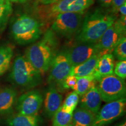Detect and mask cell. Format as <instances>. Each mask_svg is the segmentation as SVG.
<instances>
[{"label": "cell", "mask_w": 126, "mask_h": 126, "mask_svg": "<svg viewBox=\"0 0 126 126\" xmlns=\"http://www.w3.org/2000/svg\"><path fill=\"white\" fill-rule=\"evenodd\" d=\"M117 19L109 11L97 8L86 14L76 34L77 43H96Z\"/></svg>", "instance_id": "1"}, {"label": "cell", "mask_w": 126, "mask_h": 126, "mask_svg": "<svg viewBox=\"0 0 126 126\" xmlns=\"http://www.w3.org/2000/svg\"><path fill=\"white\" fill-rule=\"evenodd\" d=\"M57 41L51 30L46 32L40 41L32 44L26 49L25 57L41 75L49 70L56 56Z\"/></svg>", "instance_id": "2"}, {"label": "cell", "mask_w": 126, "mask_h": 126, "mask_svg": "<svg viewBox=\"0 0 126 126\" xmlns=\"http://www.w3.org/2000/svg\"><path fill=\"white\" fill-rule=\"evenodd\" d=\"M11 29L14 40L21 45L34 43L42 34L40 23L37 19L28 14L18 16L12 23Z\"/></svg>", "instance_id": "3"}, {"label": "cell", "mask_w": 126, "mask_h": 126, "mask_svg": "<svg viewBox=\"0 0 126 126\" xmlns=\"http://www.w3.org/2000/svg\"><path fill=\"white\" fill-rule=\"evenodd\" d=\"M9 79L20 87L32 88L40 84L42 75L25 56H18L14 61Z\"/></svg>", "instance_id": "4"}, {"label": "cell", "mask_w": 126, "mask_h": 126, "mask_svg": "<svg viewBox=\"0 0 126 126\" xmlns=\"http://www.w3.org/2000/svg\"><path fill=\"white\" fill-rule=\"evenodd\" d=\"M82 14L64 12L55 16L51 31L62 37H70L76 35L83 21Z\"/></svg>", "instance_id": "5"}, {"label": "cell", "mask_w": 126, "mask_h": 126, "mask_svg": "<svg viewBox=\"0 0 126 126\" xmlns=\"http://www.w3.org/2000/svg\"><path fill=\"white\" fill-rule=\"evenodd\" d=\"M97 82L96 85L102 100L105 102L114 101L126 97V82L114 74L99 79Z\"/></svg>", "instance_id": "6"}, {"label": "cell", "mask_w": 126, "mask_h": 126, "mask_svg": "<svg viewBox=\"0 0 126 126\" xmlns=\"http://www.w3.org/2000/svg\"><path fill=\"white\" fill-rule=\"evenodd\" d=\"M126 16L116 19L104 33L96 43L99 53L101 55L111 53L119 41L125 36Z\"/></svg>", "instance_id": "7"}, {"label": "cell", "mask_w": 126, "mask_h": 126, "mask_svg": "<svg viewBox=\"0 0 126 126\" xmlns=\"http://www.w3.org/2000/svg\"><path fill=\"white\" fill-rule=\"evenodd\" d=\"M126 97L107 102L95 115L91 126H106L122 117L126 113Z\"/></svg>", "instance_id": "8"}, {"label": "cell", "mask_w": 126, "mask_h": 126, "mask_svg": "<svg viewBox=\"0 0 126 126\" xmlns=\"http://www.w3.org/2000/svg\"><path fill=\"white\" fill-rule=\"evenodd\" d=\"M72 65L65 51L56 54L50 65L47 82L50 85L59 87L72 69Z\"/></svg>", "instance_id": "9"}, {"label": "cell", "mask_w": 126, "mask_h": 126, "mask_svg": "<svg viewBox=\"0 0 126 126\" xmlns=\"http://www.w3.org/2000/svg\"><path fill=\"white\" fill-rule=\"evenodd\" d=\"M43 97L40 91L33 89L17 98L15 109L20 114L33 116L38 114L43 103Z\"/></svg>", "instance_id": "10"}, {"label": "cell", "mask_w": 126, "mask_h": 126, "mask_svg": "<svg viewBox=\"0 0 126 126\" xmlns=\"http://www.w3.org/2000/svg\"><path fill=\"white\" fill-rule=\"evenodd\" d=\"M64 51L72 67L85 62L94 54H100L96 43H78Z\"/></svg>", "instance_id": "11"}, {"label": "cell", "mask_w": 126, "mask_h": 126, "mask_svg": "<svg viewBox=\"0 0 126 126\" xmlns=\"http://www.w3.org/2000/svg\"><path fill=\"white\" fill-rule=\"evenodd\" d=\"M94 3V0H61L52 5L50 9V14L52 16L64 12L83 14Z\"/></svg>", "instance_id": "12"}, {"label": "cell", "mask_w": 126, "mask_h": 126, "mask_svg": "<svg viewBox=\"0 0 126 126\" xmlns=\"http://www.w3.org/2000/svg\"><path fill=\"white\" fill-rule=\"evenodd\" d=\"M63 95L54 86L50 85L43 99L44 110L48 118H52L63 104Z\"/></svg>", "instance_id": "13"}, {"label": "cell", "mask_w": 126, "mask_h": 126, "mask_svg": "<svg viewBox=\"0 0 126 126\" xmlns=\"http://www.w3.org/2000/svg\"><path fill=\"white\" fill-rule=\"evenodd\" d=\"M102 102L101 95L96 85L92 87L88 92L81 96L79 98V107L96 114L100 109Z\"/></svg>", "instance_id": "14"}, {"label": "cell", "mask_w": 126, "mask_h": 126, "mask_svg": "<svg viewBox=\"0 0 126 126\" xmlns=\"http://www.w3.org/2000/svg\"><path fill=\"white\" fill-rule=\"evenodd\" d=\"M114 58L111 53H108L99 57L95 70L93 74L97 81L99 79L114 74Z\"/></svg>", "instance_id": "15"}, {"label": "cell", "mask_w": 126, "mask_h": 126, "mask_svg": "<svg viewBox=\"0 0 126 126\" xmlns=\"http://www.w3.org/2000/svg\"><path fill=\"white\" fill-rule=\"evenodd\" d=\"M18 93L14 88L7 87L0 90V114H12L17 100Z\"/></svg>", "instance_id": "16"}, {"label": "cell", "mask_w": 126, "mask_h": 126, "mask_svg": "<svg viewBox=\"0 0 126 126\" xmlns=\"http://www.w3.org/2000/svg\"><path fill=\"white\" fill-rule=\"evenodd\" d=\"M100 54H96L90 59L79 65L72 67L70 75L77 77H82L93 75Z\"/></svg>", "instance_id": "17"}, {"label": "cell", "mask_w": 126, "mask_h": 126, "mask_svg": "<svg viewBox=\"0 0 126 126\" xmlns=\"http://www.w3.org/2000/svg\"><path fill=\"white\" fill-rule=\"evenodd\" d=\"M40 117L39 114L28 116L16 113L7 119L8 126H39Z\"/></svg>", "instance_id": "18"}, {"label": "cell", "mask_w": 126, "mask_h": 126, "mask_svg": "<svg viewBox=\"0 0 126 126\" xmlns=\"http://www.w3.org/2000/svg\"><path fill=\"white\" fill-rule=\"evenodd\" d=\"M96 114L83 108L75 109L72 113L71 124L73 126H91Z\"/></svg>", "instance_id": "19"}, {"label": "cell", "mask_w": 126, "mask_h": 126, "mask_svg": "<svg viewBox=\"0 0 126 126\" xmlns=\"http://www.w3.org/2000/svg\"><path fill=\"white\" fill-rule=\"evenodd\" d=\"M96 82L93 75L82 77H77L76 84L72 89L79 96H81L95 86L96 85Z\"/></svg>", "instance_id": "20"}, {"label": "cell", "mask_w": 126, "mask_h": 126, "mask_svg": "<svg viewBox=\"0 0 126 126\" xmlns=\"http://www.w3.org/2000/svg\"><path fill=\"white\" fill-rule=\"evenodd\" d=\"M13 54L14 51L11 47L0 46V76L8 70Z\"/></svg>", "instance_id": "21"}, {"label": "cell", "mask_w": 126, "mask_h": 126, "mask_svg": "<svg viewBox=\"0 0 126 126\" xmlns=\"http://www.w3.org/2000/svg\"><path fill=\"white\" fill-rule=\"evenodd\" d=\"M72 113L65 112L61 108L53 115L52 126H68L71 124Z\"/></svg>", "instance_id": "22"}, {"label": "cell", "mask_w": 126, "mask_h": 126, "mask_svg": "<svg viewBox=\"0 0 126 126\" xmlns=\"http://www.w3.org/2000/svg\"><path fill=\"white\" fill-rule=\"evenodd\" d=\"M79 101V96L75 91H72L68 94L64 102L62 104L61 108L65 112L73 113Z\"/></svg>", "instance_id": "23"}, {"label": "cell", "mask_w": 126, "mask_h": 126, "mask_svg": "<svg viewBox=\"0 0 126 126\" xmlns=\"http://www.w3.org/2000/svg\"><path fill=\"white\" fill-rule=\"evenodd\" d=\"M12 12V7L10 2L5 1L0 3V32L5 27Z\"/></svg>", "instance_id": "24"}, {"label": "cell", "mask_w": 126, "mask_h": 126, "mask_svg": "<svg viewBox=\"0 0 126 126\" xmlns=\"http://www.w3.org/2000/svg\"><path fill=\"white\" fill-rule=\"evenodd\" d=\"M113 56L120 61L126 60V38L123 37L113 50Z\"/></svg>", "instance_id": "25"}, {"label": "cell", "mask_w": 126, "mask_h": 126, "mask_svg": "<svg viewBox=\"0 0 126 126\" xmlns=\"http://www.w3.org/2000/svg\"><path fill=\"white\" fill-rule=\"evenodd\" d=\"M77 82V77L69 75L64 79L61 85L58 88L59 91H63L69 89H72Z\"/></svg>", "instance_id": "26"}, {"label": "cell", "mask_w": 126, "mask_h": 126, "mask_svg": "<svg viewBox=\"0 0 126 126\" xmlns=\"http://www.w3.org/2000/svg\"><path fill=\"white\" fill-rule=\"evenodd\" d=\"M114 73L119 78L125 79L126 78V61H119L114 68Z\"/></svg>", "instance_id": "27"}, {"label": "cell", "mask_w": 126, "mask_h": 126, "mask_svg": "<svg viewBox=\"0 0 126 126\" xmlns=\"http://www.w3.org/2000/svg\"><path fill=\"white\" fill-rule=\"evenodd\" d=\"M126 0H112L110 6L109 11L113 14L116 15L118 13L119 8L126 2Z\"/></svg>", "instance_id": "28"}, {"label": "cell", "mask_w": 126, "mask_h": 126, "mask_svg": "<svg viewBox=\"0 0 126 126\" xmlns=\"http://www.w3.org/2000/svg\"><path fill=\"white\" fill-rule=\"evenodd\" d=\"M61 0H37L39 4L43 5H53L60 2Z\"/></svg>", "instance_id": "29"}, {"label": "cell", "mask_w": 126, "mask_h": 126, "mask_svg": "<svg viewBox=\"0 0 126 126\" xmlns=\"http://www.w3.org/2000/svg\"><path fill=\"white\" fill-rule=\"evenodd\" d=\"M97 1H98L102 7L108 8L110 7L112 0H97Z\"/></svg>", "instance_id": "30"}, {"label": "cell", "mask_w": 126, "mask_h": 126, "mask_svg": "<svg viewBox=\"0 0 126 126\" xmlns=\"http://www.w3.org/2000/svg\"><path fill=\"white\" fill-rule=\"evenodd\" d=\"M118 12L120 14V16H126V2L119 8Z\"/></svg>", "instance_id": "31"}, {"label": "cell", "mask_w": 126, "mask_h": 126, "mask_svg": "<svg viewBox=\"0 0 126 126\" xmlns=\"http://www.w3.org/2000/svg\"><path fill=\"white\" fill-rule=\"evenodd\" d=\"M9 2H17V3H25L27 2L30 0H5Z\"/></svg>", "instance_id": "32"}, {"label": "cell", "mask_w": 126, "mask_h": 126, "mask_svg": "<svg viewBox=\"0 0 126 126\" xmlns=\"http://www.w3.org/2000/svg\"><path fill=\"white\" fill-rule=\"evenodd\" d=\"M115 126H126V121H124V122L121 123L120 124H116Z\"/></svg>", "instance_id": "33"}, {"label": "cell", "mask_w": 126, "mask_h": 126, "mask_svg": "<svg viewBox=\"0 0 126 126\" xmlns=\"http://www.w3.org/2000/svg\"><path fill=\"white\" fill-rule=\"evenodd\" d=\"M5 0H0V3L4 2H5Z\"/></svg>", "instance_id": "34"}, {"label": "cell", "mask_w": 126, "mask_h": 126, "mask_svg": "<svg viewBox=\"0 0 126 126\" xmlns=\"http://www.w3.org/2000/svg\"><path fill=\"white\" fill-rule=\"evenodd\" d=\"M72 126V124H70V125H69V126Z\"/></svg>", "instance_id": "35"}]
</instances>
